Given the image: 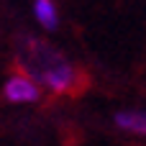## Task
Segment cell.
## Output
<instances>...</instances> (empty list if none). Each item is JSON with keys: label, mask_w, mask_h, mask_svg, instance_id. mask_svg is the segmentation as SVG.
<instances>
[{"label": "cell", "mask_w": 146, "mask_h": 146, "mask_svg": "<svg viewBox=\"0 0 146 146\" xmlns=\"http://www.w3.org/2000/svg\"><path fill=\"white\" fill-rule=\"evenodd\" d=\"M33 49V59L31 56H23V59H31V62H38V64H44V67H33V74H36V80H41L46 87H51L54 92H67L72 85H74V80H77V74H74V69L64 62V59H59L54 51H49V49H41V46H31Z\"/></svg>", "instance_id": "1"}, {"label": "cell", "mask_w": 146, "mask_h": 146, "mask_svg": "<svg viewBox=\"0 0 146 146\" xmlns=\"http://www.w3.org/2000/svg\"><path fill=\"white\" fill-rule=\"evenodd\" d=\"M33 10H36L38 23H44L46 28H56V8L51 0H36Z\"/></svg>", "instance_id": "4"}, {"label": "cell", "mask_w": 146, "mask_h": 146, "mask_svg": "<svg viewBox=\"0 0 146 146\" xmlns=\"http://www.w3.org/2000/svg\"><path fill=\"white\" fill-rule=\"evenodd\" d=\"M5 98L10 103H36L38 100V85L31 77H13L5 85Z\"/></svg>", "instance_id": "2"}, {"label": "cell", "mask_w": 146, "mask_h": 146, "mask_svg": "<svg viewBox=\"0 0 146 146\" xmlns=\"http://www.w3.org/2000/svg\"><path fill=\"white\" fill-rule=\"evenodd\" d=\"M115 123L126 131H133V133H144L146 136V113H118L115 115Z\"/></svg>", "instance_id": "3"}]
</instances>
